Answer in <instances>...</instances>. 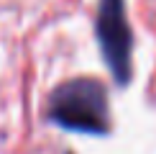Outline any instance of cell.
Returning a JSON list of instances; mask_svg holds the SVG:
<instances>
[{
    "mask_svg": "<svg viewBox=\"0 0 156 154\" xmlns=\"http://www.w3.org/2000/svg\"><path fill=\"white\" fill-rule=\"evenodd\" d=\"M46 118L51 123L77 134H102L110 131V108L108 90L100 80L74 77L49 93Z\"/></svg>",
    "mask_w": 156,
    "mask_h": 154,
    "instance_id": "6da1fadb",
    "label": "cell"
},
{
    "mask_svg": "<svg viewBox=\"0 0 156 154\" xmlns=\"http://www.w3.org/2000/svg\"><path fill=\"white\" fill-rule=\"evenodd\" d=\"M95 34L113 80L118 85H128L133 75V67H131L133 31L128 26L126 0H97Z\"/></svg>",
    "mask_w": 156,
    "mask_h": 154,
    "instance_id": "7a4b0ae2",
    "label": "cell"
}]
</instances>
